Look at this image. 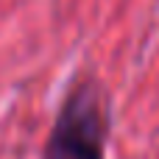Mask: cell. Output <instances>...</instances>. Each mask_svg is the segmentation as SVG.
I'll return each instance as SVG.
<instances>
[{
    "label": "cell",
    "mask_w": 159,
    "mask_h": 159,
    "mask_svg": "<svg viewBox=\"0 0 159 159\" xmlns=\"http://www.w3.org/2000/svg\"><path fill=\"white\" fill-rule=\"evenodd\" d=\"M112 137L109 92L92 73H81L64 89L39 159H106Z\"/></svg>",
    "instance_id": "obj_1"
}]
</instances>
